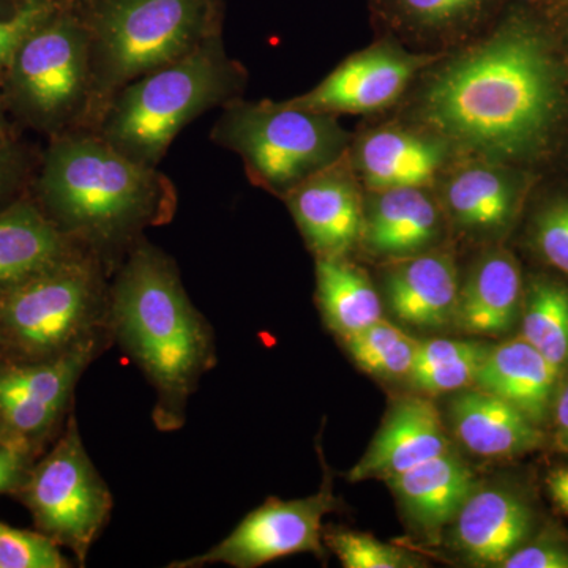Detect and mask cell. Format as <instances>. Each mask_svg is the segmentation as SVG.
<instances>
[{"label": "cell", "instance_id": "cell-35", "mask_svg": "<svg viewBox=\"0 0 568 568\" xmlns=\"http://www.w3.org/2000/svg\"><path fill=\"white\" fill-rule=\"evenodd\" d=\"M32 448L20 439L0 440V495L18 491L31 469Z\"/></svg>", "mask_w": 568, "mask_h": 568}, {"label": "cell", "instance_id": "cell-25", "mask_svg": "<svg viewBox=\"0 0 568 568\" xmlns=\"http://www.w3.org/2000/svg\"><path fill=\"white\" fill-rule=\"evenodd\" d=\"M316 284L325 324L343 339L383 320V304L375 286L345 257H317Z\"/></svg>", "mask_w": 568, "mask_h": 568}, {"label": "cell", "instance_id": "cell-23", "mask_svg": "<svg viewBox=\"0 0 568 568\" xmlns=\"http://www.w3.org/2000/svg\"><path fill=\"white\" fill-rule=\"evenodd\" d=\"M521 274L506 252H489L474 265L459 287L455 324L473 335L511 331L521 312Z\"/></svg>", "mask_w": 568, "mask_h": 568}, {"label": "cell", "instance_id": "cell-10", "mask_svg": "<svg viewBox=\"0 0 568 568\" xmlns=\"http://www.w3.org/2000/svg\"><path fill=\"white\" fill-rule=\"evenodd\" d=\"M336 507L331 476L325 474L316 495L282 500L276 497L254 508L230 536L193 558L174 560L171 568H200L224 564L234 568L264 566L286 556L323 555V519Z\"/></svg>", "mask_w": 568, "mask_h": 568}, {"label": "cell", "instance_id": "cell-32", "mask_svg": "<svg viewBox=\"0 0 568 568\" xmlns=\"http://www.w3.org/2000/svg\"><path fill=\"white\" fill-rule=\"evenodd\" d=\"M62 6V0H24L13 14L0 20V71L9 67L26 39Z\"/></svg>", "mask_w": 568, "mask_h": 568}, {"label": "cell", "instance_id": "cell-36", "mask_svg": "<svg viewBox=\"0 0 568 568\" xmlns=\"http://www.w3.org/2000/svg\"><path fill=\"white\" fill-rule=\"evenodd\" d=\"M556 429L560 444L568 450V369L562 373L556 392L555 405H552Z\"/></svg>", "mask_w": 568, "mask_h": 568}, {"label": "cell", "instance_id": "cell-21", "mask_svg": "<svg viewBox=\"0 0 568 568\" xmlns=\"http://www.w3.org/2000/svg\"><path fill=\"white\" fill-rule=\"evenodd\" d=\"M443 231L439 207L425 189L384 190L365 213L362 241L376 256L402 257L428 252Z\"/></svg>", "mask_w": 568, "mask_h": 568}, {"label": "cell", "instance_id": "cell-6", "mask_svg": "<svg viewBox=\"0 0 568 568\" xmlns=\"http://www.w3.org/2000/svg\"><path fill=\"white\" fill-rule=\"evenodd\" d=\"M108 274L84 252L0 291V342L22 361H47L111 336Z\"/></svg>", "mask_w": 568, "mask_h": 568}, {"label": "cell", "instance_id": "cell-34", "mask_svg": "<svg viewBox=\"0 0 568 568\" xmlns=\"http://www.w3.org/2000/svg\"><path fill=\"white\" fill-rule=\"evenodd\" d=\"M500 568H568V547L556 540L526 541Z\"/></svg>", "mask_w": 568, "mask_h": 568}, {"label": "cell", "instance_id": "cell-29", "mask_svg": "<svg viewBox=\"0 0 568 568\" xmlns=\"http://www.w3.org/2000/svg\"><path fill=\"white\" fill-rule=\"evenodd\" d=\"M328 548L346 568H417L422 560L394 545L383 544L368 534L334 530L325 536Z\"/></svg>", "mask_w": 568, "mask_h": 568}, {"label": "cell", "instance_id": "cell-33", "mask_svg": "<svg viewBox=\"0 0 568 568\" xmlns=\"http://www.w3.org/2000/svg\"><path fill=\"white\" fill-rule=\"evenodd\" d=\"M536 244L549 264L568 275V200L549 205L538 215Z\"/></svg>", "mask_w": 568, "mask_h": 568}, {"label": "cell", "instance_id": "cell-31", "mask_svg": "<svg viewBox=\"0 0 568 568\" xmlns=\"http://www.w3.org/2000/svg\"><path fill=\"white\" fill-rule=\"evenodd\" d=\"M395 3L399 13L414 26L443 31L473 21L489 0H395Z\"/></svg>", "mask_w": 568, "mask_h": 568}, {"label": "cell", "instance_id": "cell-20", "mask_svg": "<svg viewBox=\"0 0 568 568\" xmlns=\"http://www.w3.org/2000/svg\"><path fill=\"white\" fill-rule=\"evenodd\" d=\"M447 160L443 138L405 129H377L358 142L357 164L373 192L426 189Z\"/></svg>", "mask_w": 568, "mask_h": 568}, {"label": "cell", "instance_id": "cell-42", "mask_svg": "<svg viewBox=\"0 0 568 568\" xmlns=\"http://www.w3.org/2000/svg\"><path fill=\"white\" fill-rule=\"evenodd\" d=\"M0 121H2V95H0Z\"/></svg>", "mask_w": 568, "mask_h": 568}, {"label": "cell", "instance_id": "cell-11", "mask_svg": "<svg viewBox=\"0 0 568 568\" xmlns=\"http://www.w3.org/2000/svg\"><path fill=\"white\" fill-rule=\"evenodd\" d=\"M112 343L100 336L47 361L0 364V424L29 447L51 435L70 409L82 373Z\"/></svg>", "mask_w": 568, "mask_h": 568}, {"label": "cell", "instance_id": "cell-13", "mask_svg": "<svg viewBox=\"0 0 568 568\" xmlns=\"http://www.w3.org/2000/svg\"><path fill=\"white\" fill-rule=\"evenodd\" d=\"M284 200L317 257H345L362 241L365 212L361 194L339 160L298 183Z\"/></svg>", "mask_w": 568, "mask_h": 568}, {"label": "cell", "instance_id": "cell-41", "mask_svg": "<svg viewBox=\"0 0 568 568\" xmlns=\"http://www.w3.org/2000/svg\"><path fill=\"white\" fill-rule=\"evenodd\" d=\"M78 0H62L63 6H74Z\"/></svg>", "mask_w": 568, "mask_h": 568}, {"label": "cell", "instance_id": "cell-27", "mask_svg": "<svg viewBox=\"0 0 568 568\" xmlns=\"http://www.w3.org/2000/svg\"><path fill=\"white\" fill-rule=\"evenodd\" d=\"M523 338L559 369H568V287L549 278L530 283L521 304Z\"/></svg>", "mask_w": 568, "mask_h": 568}, {"label": "cell", "instance_id": "cell-7", "mask_svg": "<svg viewBox=\"0 0 568 568\" xmlns=\"http://www.w3.org/2000/svg\"><path fill=\"white\" fill-rule=\"evenodd\" d=\"M212 141L237 153L254 183L283 197L345 151V133L332 114L290 102L234 100L213 125Z\"/></svg>", "mask_w": 568, "mask_h": 568}, {"label": "cell", "instance_id": "cell-24", "mask_svg": "<svg viewBox=\"0 0 568 568\" xmlns=\"http://www.w3.org/2000/svg\"><path fill=\"white\" fill-rule=\"evenodd\" d=\"M444 204L466 233L496 234L510 223L517 205L514 182L493 162L467 164L448 179Z\"/></svg>", "mask_w": 568, "mask_h": 568}, {"label": "cell", "instance_id": "cell-14", "mask_svg": "<svg viewBox=\"0 0 568 568\" xmlns=\"http://www.w3.org/2000/svg\"><path fill=\"white\" fill-rule=\"evenodd\" d=\"M450 450L437 407L424 396H403L388 410L372 446L351 469L349 480L399 476Z\"/></svg>", "mask_w": 568, "mask_h": 568}, {"label": "cell", "instance_id": "cell-8", "mask_svg": "<svg viewBox=\"0 0 568 568\" xmlns=\"http://www.w3.org/2000/svg\"><path fill=\"white\" fill-rule=\"evenodd\" d=\"M10 95L37 125L88 129L92 108L91 36L62 6L26 39L9 67Z\"/></svg>", "mask_w": 568, "mask_h": 568}, {"label": "cell", "instance_id": "cell-39", "mask_svg": "<svg viewBox=\"0 0 568 568\" xmlns=\"http://www.w3.org/2000/svg\"><path fill=\"white\" fill-rule=\"evenodd\" d=\"M22 2H24V0H0V20L13 14L14 11L20 9Z\"/></svg>", "mask_w": 568, "mask_h": 568}, {"label": "cell", "instance_id": "cell-19", "mask_svg": "<svg viewBox=\"0 0 568 568\" xmlns=\"http://www.w3.org/2000/svg\"><path fill=\"white\" fill-rule=\"evenodd\" d=\"M386 481L406 517L429 540L454 521L477 487L473 470L452 450Z\"/></svg>", "mask_w": 568, "mask_h": 568}, {"label": "cell", "instance_id": "cell-9", "mask_svg": "<svg viewBox=\"0 0 568 568\" xmlns=\"http://www.w3.org/2000/svg\"><path fill=\"white\" fill-rule=\"evenodd\" d=\"M18 491L40 532L69 548L84 566L110 521L114 499L85 450L73 413L58 444L29 469Z\"/></svg>", "mask_w": 568, "mask_h": 568}, {"label": "cell", "instance_id": "cell-28", "mask_svg": "<svg viewBox=\"0 0 568 568\" xmlns=\"http://www.w3.org/2000/svg\"><path fill=\"white\" fill-rule=\"evenodd\" d=\"M343 342L355 364L381 379H409L420 347L418 339L384 317Z\"/></svg>", "mask_w": 568, "mask_h": 568}, {"label": "cell", "instance_id": "cell-4", "mask_svg": "<svg viewBox=\"0 0 568 568\" xmlns=\"http://www.w3.org/2000/svg\"><path fill=\"white\" fill-rule=\"evenodd\" d=\"M91 36L92 130L130 82L200 48L223 29L222 0H78Z\"/></svg>", "mask_w": 568, "mask_h": 568}, {"label": "cell", "instance_id": "cell-26", "mask_svg": "<svg viewBox=\"0 0 568 568\" xmlns=\"http://www.w3.org/2000/svg\"><path fill=\"white\" fill-rule=\"evenodd\" d=\"M488 345L466 339H425L418 347L410 386L428 396L454 394L473 387Z\"/></svg>", "mask_w": 568, "mask_h": 568}, {"label": "cell", "instance_id": "cell-16", "mask_svg": "<svg viewBox=\"0 0 568 568\" xmlns=\"http://www.w3.org/2000/svg\"><path fill=\"white\" fill-rule=\"evenodd\" d=\"M448 418L459 443L478 457H519L538 450L545 443L541 426L510 403L480 388L455 392Z\"/></svg>", "mask_w": 568, "mask_h": 568}, {"label": "cell", "instance_id": "cell-15", "mask_svg": "<svg viewBox=\"0 0 568 568\" xmlns=\"http://www.w3.org/2000/svg\"><path fill=\"white\" fill-rule=\"evenodd\" d=\"M450 525L452 545L463 558L476 566L499 567L528 541L534 515L514 491L476 487Z\"/></svg>", "mask_w": 568, "mask_h": 568}, {"label": "cell", "instance_id": "cell-2", "mask_svg": "<svg viewBox=\"0 0 568 568\" xmlns=\"http://www.w3.org/2000/svg\"><path fill=\"white\" fill-rule=\"evenodd\" d=\"M110 334L155 390L156 428H181L190 398L215 366V335L186 294L173 257L144 237L110 283Z\"/></svg>", "mask_w": 568, "mask_h": 568}, {"label": "cell", "instance_id": "cell-5", "mask_svg": "<svg viewBox=\"0 0 568 568\" xmlns=\"http://www.w3.org/2000/svg\"><path fill=\"white\" fill-rule=\"evenodd\" d=\"M244 82V71L226 54L220 33L125 85L92 132L134 162L156 168L189 123L237 100Z\"/></svg>", "mask_w": 568, "mask_h": 568}, {"label": "cell", "instance_id": "cell-17", "mask_svg": "<svg viewBox=\"0 0 568 568\" xmlns=\"http://www.w3.org/2000/svg\"><path fill=\"white\" fill-rule=\"evenodd\" d=\"M388 308L403 323L443 328L455 323L459 282L446 253L425 252L395 260L386 275Z\"/></svg>", "mask_w": 568, "mask_h": 568}, {"label": "cell", "instance_id": "cell-22", "mask_svg": "<svg viewBox=\"0 0 568 568\" xmlns=\"http://www.w3.org/2000/svg\"><path fill=\"white\" fill-rule=\"evenodd\" d=\"M84 252L28 201L0 212V291Z\"/></svg>", "mask_w": 568, "mask_h": 568}, {"label": "cell", "instance_id": "cell-12", "mask_svg": "<svg viewBox=\"0 0 568 568\" xmlns=\"http://www.w3.org/2000/svg\"><path fill=\"white\" fill-rule=\"evenodd\" d=\"M426 62L394 44H376L347 59L313 91L290 103L332 115L384 110L403 95Z\"/></svg>", "mask_w": 568, "mask_h": 568}, {"label": "cell", "instance_id": "cell-37", "mask_svg": "<svg viewBox=\"0 0 568 568\" xmlns=\"http://www.w3.org/2000/svg\"><path fill=\"white\" fill-rule=\"evenodd\" d=\"M547 485L556 506L568 515V466L552 470L547 478Z\"/></svg>", "mask_w": 568, "mask_h": 568}, {"label": "cell", "instance_id": "cell-40", "mask_svg": "<svg viewBox=\"0 0 568 568\" xmlns=\"http://www.w3.org/2000/svg\"><path fill=\"white\" fill-rule=\"evenodd\" d=\"M6 439H10V436L7 435L6 429H3L2 424H0V440H6ZM11 439H13V437H11Z\"/></svg>", "mask_w": 568, "mask_h": 568}, {"label": "cell", "instance_id": "cell-18", "mask_svg": "<svg viewBox=\"0 0 568 568\" xmlns=\"http://www.w3.org/2000/svg\"><path fill=\"white\" fill-rule=\"evenodd\" d=\"M549 364L523 336L489 347L474 386L521 410L534 424H547L560 381Z\"/></svg>", "mask_w": 568, "mask_h": 568}, {"label": "cell", "instance_id": "cell-30", "mask_svg": "<svg viewBox=\"0 0 568 568\" xmlns=\"http://www.w3.org/2000/svg\"><path fill=\"white\" fill-rule=\"evenodd\" d=\"M61 547L41 532L10 528L0 521V568H67Z\"/></svg>", "mask_w": 568, "mask_h": 568}, {"label": "cell", "instance_id": "cell-3", "mask_svg": "<svg viewBox=\"0 0 568 568\" xmlns=\"http://www.w3.org/2000/svg\"><path fill=\"white\" fill-rule=\"evenodd\" d=\"M40 194L59 230L110 271L145 230L171 222L178 207L174 185L159 168L134 162L85 129L52 141Z\"/></svg>", "mask_w": 568, "mask_h": 568}, {"label": "cell", "instance_id": "cell-38", "mask_svg": "<svg viewBox=\"0 0 568 568\" xmlns=\"http://www.w3.org/2000/svg\"><path fill=\"white\" fill-rule=\"evenodd\" d=\"M14 173V159L13 153L9 149L0 144V192L6 189L7 183L11 181V175Z\"/></svg>", "mask_w": 568, "mask_h": 568}, {"label": "cell", "instance_id": "cell-1", "mask_svg": "<svg viewBox=\"0 0 568 568\" xmlns=\"http://www.w3.org/2000/svg\"><path fill=\"white\" fill-rule=\"evenodd\" d=\"M559 63L544 33L511 20L437 70L418 115L446 142L489 162L532 155L562 111Z\"/></svg>", "mask_w": 568, "mask_h": 568}]
</instances>
